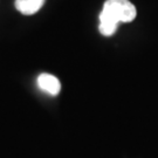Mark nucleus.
<instances>
[{
    "instance_id": "f03ea898",
    "label": "nucleus",
    "mask_w": 158,
    "mask_h": 158,
    "mask_svg": "<svg viewBox=\"0 0 158 158\" xmlns=\"http://www.w3.org/2000/svg\"><path fill=\"white\" fill-rule=\"evenodd\" d=\"M38 85L42 91L48 95L56 96L61 91V82L56 76L48 73H42L38 77Z\"/></svg>"
},
{
    "instance_id": "f257e3e1",
    "label": "nucleus",
    "mask_w": 158,
    "mask_h": 158,
    "mask_svg": "<svg viewBox=\"0 0 158 158\" xmlns=\"http://www.w3.org/2000/svg\"><path fill=\"white\" fill-rule=\"evenodd\" d=\"M137 15L135 5L129 0H107L100 13V33L111 36L121 23H131Z\"/></svg>"
},
{
    "instance_id": "7ed1b4c3",
    "label": "nucleus",
    "mask_w": 158,
    "mask_h": 158,
    "mask_svg": "<svg viewBox=\"0 0 158 158\" xmlns=\"http://www.w3.org/2000/svg\"><path fill=\"white\" fill-rule=\"evenodd\" d=\"M46 0H15V8L25 15H33L45 5Z\"/></svg>"
}]
</instances>
